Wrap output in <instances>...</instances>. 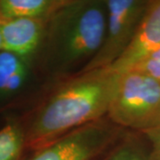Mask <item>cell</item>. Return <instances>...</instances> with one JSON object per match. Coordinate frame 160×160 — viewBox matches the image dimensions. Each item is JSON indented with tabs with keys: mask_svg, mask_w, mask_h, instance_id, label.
I'll return each instance as SVG.
<instances>
[{
	"mask_svg": "<svg viewBox=\"0 0 160 160\" xmlns=\"http://www.w3.org/2000/svg\"><path fill=\"white\" fill-rule=\"evenodd\" d=\"M119 78L113 69L103 68L50 84L46 93L20 119L29 153L107 117Z\"/></svg>",
	"mask_w": 160,
	"mask_h": 160,
	"instance_id": "obj_1",
	"label": "cell"
},
{
	"mask_svg": "<svg viewBox=\"0 0 160 160\" xmlns=\"http://www.w3.org/2000/svg\"><path fill=\"white\" fill-rule=\"evenodd\" d=\"M106 0H67L47 20L35 69L52 84L79 74L102 44Z\"/></svg>",
	"mask_w": 160,
	"mask_h": 160,
	"instance_id": "obj_2",
	"label": "cell"
},
{
	"mask_svg": "<svg viewBox=\"0 0 160 160\" xmlns=\"http://www.w3.org/2000/svg\"><path fill=\"white\" fill-rule=\"evenodd\" d=\"M107 117L141 133L160 126V82L134 69L120 74Z\"/></svg>",
	"mask_w": 160,
	"mask_h": 160,
	"instance_id": "obj_3",
	"label": "cell"
},
{
	"mask_svg": "<svg viewBox=\"0 0 160 160\" xmlns=\"http://www.w3.org/2000/svg\"><path fill=\"white\" fill-rule=\"evenodd\" d=\"M126 132L105 117L30 152L25 160H99Z\"/></svg>",
	"mask_w": 160,
	"mask_h": 160,
	"instance_id": "obj_4",
	"label": "cell"
},
{
	"mask_svg": "<svg viewBox=\"0 0 160 160\" xmlns=\"http://www.w3.org/2000/svg\"><path fill=\"white\" fill-rule=\"evenodd\" d=\"M149 0H106L107 23L101 48L81 73L109 68L130 46Z\"/></svg>",
	"mask_w": 160,
	"mask_h": 160,
	"instance_id": "obj_5",
	"label": "cell"
},
{
	"mask_svg": "<svg viewBox=\"0 0 160 160\" xmlns=\"http://www.w3.org/2000/svg\"><path fill=\"white\" fill-rule=\"evenodd\" d=\"M47 20L0 18L2 50L14 53L32 64L44 39Z\"/></svg>",
	"mask_w": 160,
	"mask_h": 160,
	"instance_id": "obj_6",
	"label": "cell"
},
{
	"mask_svg": "<svg viewBox=\"0 0 160 160\" xmlns=\"http://www.w3.org/2000/svg\"><path fill=\"white\" fill-rule=\"evenodd\" d=\"M158 47H160V0H149V6L131 45L109 68L117 73H125Z\"/></svg>",
	"mask_w": 160,
	"mask_h": 160,
	"instance_id": "obj_7",
	"label": "cell"
},
{
	"mask_svg": "<svg viewBox=\"0 0 160 160\" xmlns=\"http://www.w3.org/2000/svg\"><path fill=\"white\" fill-rule=\"evenodd\" d=\"M34 65L9 52L0 51V107L19 100L34 84Z\"/></svg>",
	"mask_w": 160,
	"mask_h": 160,
	"instance_id": "obj_8",
	"label": "cell"
},
{
	"mask_svg": "<svg viewBox=\"0 0 160 160\" xmlns=\"http://www.w3.org/2000/svg\"><path fill=\"white\" fill-rule=\"evenodd\" d=\"M67 0H0V18L48 20Z\"/></svg>",
	"mask_w": 160,
	"mask_h": 160,
	"instance_id": "obj_9",
	"label": "cell"
},
{
	"mask_svg": "<svg viewBox=\"0 0 160 160\" xmlns=\"http://www.w3.org/2000/svg\"><path fill=\"white\" fill-rule=\"evenodd\" d=\"M29 154L21 120H9L0 128V160H25Z\"/></svg>",
	"mask_w": 160,
	"mask_h": 160,
	"instance_id": "obj_10",
	"label": "cell"
},
{
	"mask_svg": "<svg viewBox=\"0 0 160 160\" xmlns=\"http://www.w3.org/2000/svg\"><path fill=\"white\" fill-rule=\"evenodd\" d=\"M99 160H149V145L142 133L127 131Z\"/></svg>",
	"mask_w": 160,
	"mask_h": 160,
	"instance_id": "obj_11",
	"label": "cell"
},
{
	"mask_svg": "<svg viewBox=\"0 0 160 160\" xmlns=\"http://www.w3.org/2000/svg\"><path fill=\"white\" fill-rule=\"evenodd\" d=\"M132 69L144 73L160 82V47L143 58Z\"/></svg>",
	"mask_w": 160,
	"mask_h": 160,
	"instance_id": "obj_12",
	"label": "cell"
},
{
	"mask_svg": "<svg viewBox=\"0 0 160 160\" xmlns=\"http://www.w3.org/2000/svg\"><path fill=\"white\" fill-rule=\"evenodd\" d=\"M142 134L149 145V160H160V126Z\"/></svg>",
	"mask_w": 160,
	"mask_h": 160,
	"instance_id": "obj_13",
	"label": "cell"
},
{
	"mask_svg": "<svg viewBox=\"0 0 160 160\" xmlns=\"http://www.w3.org/2000/svg\"><path fill=\"white\" fill-rule=\"evenodd\" d=\"M0 51H2V35H1V28H0Z\"/></svg>",
	"mask_w": 160,
	"mask_h": 160,
	"instance_id": "obj_14",
	"label": "cell"
}]
</instances>
